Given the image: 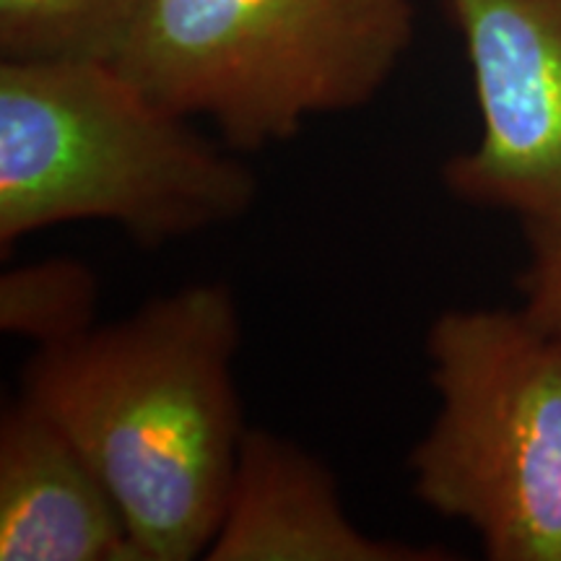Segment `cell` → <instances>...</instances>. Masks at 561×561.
Returning <instances> with one entry per match:
<instances>
[{
    "label": "cell",
    "mask_w": 561,
    "mask_h": 561,
    "mask_svg": "<svg viewBox=\"0 0 561 561\" xmlns=\"http://www.w3.org/2000/svg\"><path fill=\"white\" fill-rule=\"evenodd\" d=\"M240 346L234 294L195 280L26 362L21 396L102 476L140 561L206 559L219 533L248 434Z\"/></svg>",
    "instance_id": "6da1fadb"
},
{
    "label": "cell",
    "mask_w": 561,
    "mask_h": 561,
    "mask_svg": "<svg viewBox=\"0 0 561 561\" xmlns=\"http://www.w3.org/2000/svg\"><path fill=\"white\" fill-rule=\"evenodd\" d=\"M413 0H140L112 55L161 107L237 153L367 107L411 50Z\"/></svg>",
    "instance_id": "3957f363"
},
{
    "label": "cell",
    "mask_w": 561,
    "mask_h": 561,
    "mask_svg": "<svg viewBox=\"0 0 561 561\" xmlns=\"http://www.w3.org/2000/svg\"><path fill=\"white\" fill-rule=\"evenodd\" d=\"M100 278L79 257H45L0 276V331L53 348L96 328Z\"/></svg>",
    "instance_id": "9c48e42d"
},
{
    "label": "cell",
    "mask_w": 561,
    "mask_h": 561,
    "mask_svg": "<svg viewBox=\"0 0 561 561\" xmlns=\"http://www.w3.org/2000/svg\"><path fill=\"white\" fill-rule=\"evenodd\" d=\"M528 265L517 278L520 310L561 346V219L523 224Z\"/></svg>",
    "instance_id": "30bf717a"
},
{
    "label": "cell",
    "mask_w": 561,
    "mask_h": 561,
    "mask_svg": "<svg viewBox=\"0 0 561 561\" xmlns=\"http://www.w3.org/2000/svg\"><path fill=\"white\" fill-rule=\"evenodd\" d=\"M426 356L439 405L413 494L491 561H561V346L523 310H447Z\"/></svg>",
    "instance_id": "277c9868"
},
{
    "label": "cell",
    "mask_w": 561,
    "mask_h": 561,
    "mask_svg": "<svg viewBox=\"0 0 561 561\" xmlns=\"http://www.w3.org/2000/svg\"><path fill=\"white\" fill-rule=\"evenodd\" d=\"M208 561H445L442 546L375 538L348 517L331 468L297 442L248 426Z\"/></svg>",
    "instance_id": "8992f818"
},
{
    "label": "cell",
    "mask_w": 561,
    "mask_h": 561,
    "mask_svg": "<svg viewBox=\"0 0 561 561\" xmlns=\"http://www.w3.org/2000/svg\"><path fill=\"white\" fill-rule=\"evenodd\" d=\"M257 174L104 60H0V250L70 221L144 248L240 221Z\"/></svg>",
    "instance_id": "7a4b0ae2"
},
{
    "label": "cell",
    "mask_w": 561,
    "mask_h": 561,
    "mask_svg": "<svg viewBox=\"0 0 561 561\" xmlns=\"http://www.w3.org/2000/svg\"><path fill=\"white\" fill-rule=\"evenodd\" d=\"M0 561H140L107 483L24 396L0 413Z\"/></svg>",
    "instance_id": "52a82bcc"
},
{
    "label": "cell",
    "mask_w": 561,
    "mask_h": 561,
    "mask_svg": "<svg viewBox=\"0 0 561 561\" xmlns=\"http://www.w3.org/2000/svg\"><path fill=\"white\" fill-rule=\"evenodd\" d=\"M471 66L481 136L442 167L471 206L561 219V0H442Z\"/></svg>",
    "instance_id": "5b68a950"
},
{
    "label": "cell",
    "mask_w": 561,
    "mask_h": 561,
    "mask_svg": "<svg viewBox=\"0 0 561 561\" xmlns=\"http://www.w3.org/2000/svg\"><path fill=\"white\" fill-rule=\"evenodd\" d=\"M140 0H0V60H104Z\"/></svg>",
    "instance_id": "ba28073f"
}]
</instances>
